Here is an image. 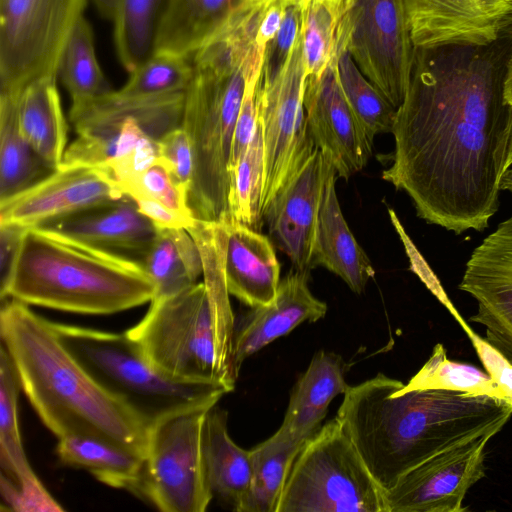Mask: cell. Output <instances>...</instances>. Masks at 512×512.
I'll use <instances>...</instances> for the list:
<instances>
[{
  "instance_id": "obj_1",
  "label": "cell",
  "mask_w": 512,
  "mask_h": 512,
  "mask_svg": "<svg viewBox=\"0 0 512 512\" xmlns=\"http://www.w3.org/2000/svg\"><path fill=\"white\" fill-rule=\"evenodd\" d=\"M511 51L512 35L487 46L416 48L382 178L429 224L483 231L498 211L512 132L504 96Z\"/></svg>"
},
{
  "instance_id": "obj_2",
  "label": "cell",
  "mask_w": 512,
  "mask_h": 512,
  "mask_svg": "<svg viewBox=\"0 0 512 512\" xmlns=\"http://www.w3.org/2000/svg\"><path fill=\"white\" fill-rule=\"evenodd\" d=\"M0 335L20 388L57 438L108 440L145 456L148 428L103 389L59 339L54 322L29 305L2 300Z\"/></svg>"
},
{
  "instance_id": "obj_3",
  "label": "cell",
  "mask_w": 512,
  "mask_h": 512,
  "mask_svg": "<svg viewBox=\"0 0 512 512\" xmlns=\"http://www.w3.org/2000/svg\"><path fill=\"white\" fill-rule=\"evenodd\" d=\"M256 32V18L242 12L191 57L181 127L194 154L189 205L200 220L231 219L228 166L233 131L246 84L261 75L264 61Z\"/></svg>"
},
{
  "instance_id": "obj_4",
  "label": "cell",
  "mask_w": 512,
  "mask_h": 512,
  "mask_svg": "<svg viewBox=\"0 0 512 512\" xmlns=\"http://www.w3.org/2000/svg\"><path fill=\"white\" fill-rule=\"evenodd\" d=\"M154 294L141 263L38 228L25 231L0 287L2 300L92 315L140 306Z\"/></svg>"
},
{
  "instance_id": "obj_5",
  "label": "cell",
  "mask_w": 512,
  "mask_h": 512,
  "mask_svg": "<svg viewBox=\"0 0 512 512\" xmlns=\"http://www.w3.org/2000/svg\"><path fill=\"white\" fill-rule=\"evenodd\" d=\"M70 353L97 383L148 428L178 413L212 407L228 393L220 385L181 381L157 369L126 335L54 322Z\"/></svg>"
},
{
  "instance_id": "obj_6",
  "label": "cell",
  "mask_w": 512,
  "mask_h": 512,
  "mask_svg": "<svg viewBox=\"0 0 512 512\" xmlns=\"http://www.w3.org/2000/svg\"><path fill=\"white\" fill-rule=\"evenodd\" d=\"M276 512H387L384 491L336 417L302 446Z\"/></svg>"
},
{
  "instance_id": "obj_7",
  "label": "cell",
  "mask_w": 512,
  "mask_h": 512,
  "mask_svg": "<svg viewBox=\"0 0 512 512\" xmlns=\"http://www.w3.org/2000/svg\"><path fill=\"white\" fill-rule=\"evenodd\" d=\"M150 303L145 316L125 331L142 354L171 378L225 388L204 282Z\"/></svg>"
},
{
  "instance_id": "obj_8",
  "label": "cell",
  "mask_w": 512,
  "mask_h": 512,
  "mask_svg": "<svg viewBox=\"0 0 512 512\" xmlns=\"http://www.w3.org/2000/svg\"><path fill=\"white\" fill-rule=\"evenodd\" d=\"M87 0H0V94L58 77L64 47Z\"/></svg>"
},
{
  "instance_id": "obj_9",
  "label": "cell",
  "mask_w": 512,
  "mask_h": 512,
  "mask_svg": "<svg viewBox=\"0 0 512 512\" xmlns=\"http://www.w3.org/2000/svg\"><path fill=\"white\" fill-rule=\"evenodd\" d=\"M210 408L178 413L149 429L140 497L163 512H204L213 498L202 449Z\"/></svg>"
},
{
  "instance_id": "obj_10",
  "label": "cell",
  "mask_w": 512,
  "mask_h": 512,
  "mask_svg": "<svg viewBox=\"0 0 512 512\" xmlns=\"http://www.w3.org/2000/svg\"><path fill=\"white\" fill-rule=\"evenodd\" d=\"M307 78L301 31L281 72L259 80L258 117L264 142L262 214L315 149L304 109Z\"/></svg>"
},
{
  "instance_id": "obj_11",
  "label": "cell",
  "mask_w": 512,
  "mask_h": 512,
  "mask_svg": "<svg viewBox=\"0 0 512 512\" xmlns=\"http://www.w3.org/2000/svg\"><path fill=\"white\" fill-rule=\"evenodd\" d=\"M347 51L397 109L409 87L416 51L403 0H355Z\"/></svg>"
},
{
  "instance_id": "obj_12",
  "label": "cell",
  "mask_w": 512,
  "mask_h": 512,
  "mask_svg": "<svg viewBox=\"0 0 512 512\" xmlns=\"http://www.w3.org/2000/svg\"><path fill=\"white\" fill-rule=\"evenodd\" d=\"M485 434L444 449L402 474L384 491L387 512H465L468 490L485 477Z\"/></svg>"
},
{
  "instance_id": "obj_13",
  "label": "cell",
  "mask_w": 512,
  "mask_h": 512,
  "mask_svg": "<svg viewBox=\"0 0 512 512\" xmlns=\"http://www.w3.org/2000/svg\"><path fill=\"white\" fill-rule=\"evenodd\" d=\"M415 48L487 46L512 35V0H403Z\"/></svg>"
},
{
  "instance_id": "obj_14",
  "label": "cell",
  "mask_w": 512,
  "mask_h": 512,
  "mask_svg": "<svg viewBox=\"0 0 512 512\" xmlns=\"http://www.w3.org/2000/svg\"><path fill=\"white\" fill-rule=\"evenodd\" d=\"M332 163L315 147L264 212L272 239L295 270L309 273L320 205Z\"/></svg>"
},
{
  "instance_id": "obj_15",
  "label": "cell",
  "mask_w": 512,
  "mask_h": 512,
  "mask_svg": "<svg viewBox=\"0 0 512 512\" xmlns=\"http://www.w3.org/2000/svg\"><path fill=\"white\" fill-rule=\"evenodd\" d=\"M125 195L100 169L58 167L29 188L0 202V223L33 228Z\"/></svg>"
},
{
  "instance_id": "obj_16",
  "label": "cell",
  "mask_w": 512,
  "mask_h": 512,
  "mask_svg": "<svg viewBox=\"0 0 512 512\" xmlns=\"http://www.w3.org/2000/svg\"><path fill=\"white\" fill-rule=\"evenodd\" d=\"M304 109L308 131L336 173L348 179L361 171L373 150L343 96L336 65L305 81Z\"/></svg>"
},
{
  "instance_id": "obj_17",
  "label": "cell",
  "mask_w": 512,
  "mask_h": 512,
  "mask_svg": "<svg viewBox=\"0 0 512 512\" xmlns=\"http://www.w3.org/2000/svg\"><path fill=\"white\" fill-rule=\"evenodd\" d=\"M33 228L142 265L158 234V228L126 195Z\"/></svg>"
},
{
  "instance_id": "obj_18",
  "label": "cell",
  "mask_w": 512,
  "mask_h": 512,
  "mask_svg": "<svg viewBox=\"0 0 512 512\" xmlns=\"http://www.w3.org/2000/svg\"><path fill=\"white\" fill-rule=\"evenodd\" d=\"M308 277L309 273L290 271L280 281L274 300L252 308L235 327L232 362L236 376L249 356L301 323L316 322L326 315L327 305L311 293Z\"/></svg>"
},
{
  "instance_id": "obj_19",
  "label": "cell",
  "mask_w": 512,
  "mask_h": 512,
  "mask_svg": "<svg viewBox=\"0 0 512 512\" xmlns=\"http://www.w3.org/2000/svg\"><path fill=\"white\" fill-rule=\"evenodd\" d=\"M184 99L185 92L140 98L121 96L113 90L80 107L70 108L69 118L78 135L113 134L124 120L132 118L147 135L158 140L181 126Z\"/></svg>"
},
{
  "instance_id": "obj_20",
  "label": "cell",
  "mask_w": 512,
  "mask_h": 512,
  "mask_svg": "<svg viewBox=\"0 0 512 512\" xmlns=\"http://www.w3.org/2000/svg\"><path fill=\"white\" fill-rule=\"evenodd\" d=\"M226 226L224 271L227 289L251 308L270 304L280 283V263L270 240L233 219Z\"/></svg>"
},
{
  "instance_id": "obj_21",
  "label": "cell",
  "mask_w": 512,
  "mask_h": 512,
  "mask_svg": "<svg viewBox=\"0 0 512 512\" xmlns=\"http://www.w3.org/2000/svg\"><path fill=\"white\" fill-rule=\"evenodd\" d=\"M348 365L334 353L321 350L295 383L280 428L271 436L279 441L304 444L320 428L329 404L350 387Z\"/></svg>"
},
{
  "instance_id": "obj_22",
  "label": "cell",
  "mask_w": 512,
  "mask_h": 512,
  "mask_svg": "<svg viewBox=\"0 0 512 512\" xmlns=\"http://www.w3.org/2000/svg\"><path fill=\"white\" fill-rule=\"evenodd\" d=\"M333 170L326 181L316 228L313 266H323L361 294L374 277L372 263L352 234L340 207Z\"/></svg>"
},
{
  "instance_id": "obj_23",
  "label": "cell",
  "mask_w": 512,
  "mask_h": 512,
  "mask_svg": "<svg viewBox=\"0 0 512 512\" xmlns=\"http://www.w3.org/2000/svg\"><path fill=\"white\" fill-rule=\"evenodd\" d=\"M187 230L194 238L201 253L203 282L214 319L222 380L227 391L231 392L235 387L237 376L232 362L235 320L224 271L226 226L223 221L196 219L195 223Z\"/></svg>"
},
{
  "instance_id": "obj_24",
  "label": "cell",
  "mask_w": 512,
  "mask_h": 512,
  "mask_svg": "<svg viewBox=\"0 0 512 512\" xmlns=\"http://www.w3.org/2000/svg\"><path fill=\"white\" fill-rule=\"evenodd\" d=\"M227 412L217 404L204 420L202 449L208 486L213 498L239 512L252 477L250 450L239 447L229 436Z\"/></svg>"
},
{
  "instance_id": "obj_25",
  "label": "cell",
  "mask_w": 512,
  "mask_h": 512,
  "mask_svg": "<svg viewBox=\"0 0 512 512\" xmlns=\"http://www.w3.org/2000/svg\"><path fill=\"white\" fill-rule=\"evenodd\" d=\"M250 0H169L156 52L191 58Z\"/></svg>"
},
{
  "instance_id": "obj_26",
  "label": "cell",
  "mask_w": 512,
  "mask_h": 512,
  "mask_svg": "<svg viewBox=\"0 0 512 512\" xmlns=\"http://www.w3.org/2000/svg\"><path fill=\"white\" fill-rule=\"evenodd\" d=\"M57 77L28 85L18 97L17 120L21 135L53 169L62 162L67 143V123L62 110Z\"/></svg>"
},
{
  "instance_id": "obj_27",
  "label": "cell",
  "mask_w": 512,
  "mask_h": 512,
  "mask_svg": "<svg viewBox=\"0 0 512 512\" xmlns=\"http://www.w3.org/2000/svg\"><path fill=\"white\" fill-rule=\"evenodd\" d=\"M56 453L62 464L84 469L100 482L140 497L144 455L108 440L79 435L59 438Z\"/></svg>"
},
{
  "instance_id": "obj_28",
  "label": "cell",
  "mask_w": 512,
  "mask_h": 512,
  "mask_svg": "<svg viewBox=\"0 0 512 512\" xmlns=\"http://www.w3.org/2000/svg\"><path fill=\"white\" fill-rule=\"evenodd\" d=\"M355 0H300L304 63L307 76L336 65L347 51Z\"/></svg>"
},
{
  "instance_id": "obj_29",
  "label": "cell",
  "mask_w": 512,
  "mask_h": 512,
  "mask_svg": "<svg viewBox=\"0 0 512 512\" xmlns=\"http://www.w3.org/2000/svg\"><path fill=\"white\" fill-rule=\"evenodd\" d=\"M143 266L155 286L154 298L183 291L203 273L199 247L183 228L158 229Z\"/></svg>"
},
{
  "instance_id": "obj_30",
  "label": "cell",
  "mask_w": 512,
  "mask_h": 512,
  "mask_svg": "<svg viewBox=\"0 0 512 512\" xmlns=\"http://www.w3.org/2000/svg\"><path fill=\"white\" fill-rule=\"evenodd\" d=\"M18 97L0 94V202L55 170L21 135L17 120Z\"/></svg>"
},
{
  "instance_id": "obj_31",
  "label": "cell",
  "mask_w": 512,
  "mask_h": 512,
  "mask_svg": "<svg viewBox=\"0 0 512 512\" xmlns=\"http://www.w3.org/2000/svg\"><path fill=\"white\" fill-rule=\"evenodd\" d=\"M169 0H118L114 22L116 51L131 73L156 52L159 30Z\"/></svg>"
},
{
  "instance_id": "obj_32",
  "label": "cell",
  "mask_w": 512,
  "mask_h": 512,
  "mask_svg": "<svg viewBox=\"0 0 512 512\" xmlns=\"http://www.w3.org/2000/svg\"><path fill=\"white\" fill-rule=\"evenodd\" d=\"M58 77L71 98V108L80 107L113 91L95 53L94 35L83 16L73 29L61 55Z\"/></svg>"
},
{
  "instance_id": "obj_33",
  "label": "cell",
  "mask_w": 512,
  "mask_h": 512,
  "mask_svg": "<svg viewBox=\"0 0 512 512\" xmlns=\"http://www.w3.org/2000/svg\"><path fill=\"white\" fill-rule=\"evenodd\" d=\"M303 445L270 437L250 450L252 477L239 512H276L293 462Z\"/></svg>"
},
{
  "instance_id": "obj_34",
  "label": "cell",
  "mask_w": 512,
  "mask_h": 512,
  "mask_svg": "<svg viewBox=\"0 0 512 512\" xmlns=\"http://www.w3.org/2000/svg\"><path fill=\"white\" fill-rule=\"evenodd\" d=\"M427 389L467 392L508 402L503 389L486 372L448 359L441 343L434 346L429 359L409 382L397 386L393 393Z\"/></svg>"
},
{
  "instance_id": "obj_35",
  "label": "cell",
  "mask_w": 512,
  "mask_h": 512,
  "mask_svg": "<svg viewBox=\"0 0 512 512\" xmlns=\"http://www.w3.org/2000/svg\"><path fill=\"white\" fill-rule=\"evenodd\" d=\"M20 384L6 349L0 353V465L1 474L16 485L38 479L26 457L18 423Z\"/></svg>"
},
{
  "instance_id": "obj_36",
  "label": "cell",
  "mask_w": 512,
  "mask_h": 512,
  "mask_svg": "<svg viewBox=\"0 0 512 512\" xmlns=\"http://www.w3.org/2000/svg\"><path fill=\"white\" fill-rule=\"evenodd\" d=\"M343 96L359 127L373 144L376 135L392 131L396 108L363 75L348 51L336 64Z\"/></svg>"
},
{
  "instance_id": "obj_37",
  "label": "cell",
  "mask_w": 512,
  "mask_h": 512,
  "mask_svg": "<svg viewBox=\"0 0 512 512\" xmlns=\"http://www.w3.org/2000/svg\"><path fill=\"white\" fill-rule=\"evenodd\" d=\"M264 142L261 123L249 146L230 173L228 208L231 219L252 229L262 225Z\"/></svg>"
},
{
  "instance_id": "obj_38",
  "label": "cell",
  "mask_w": 512,
  "mask_h": 512,
  "mask_svg": "<svg viewBox=\"0 0 512 512\" xmlns=\"http://www.w3.org/2000/svg\"><path fill=\"white\" fill-rule=\"evenodd\" d=\"M458 288L512 290V215L474 249Z\"/></svg>"
},
{
  "instance_id": "obj_39",
  "label": "cell",
  "mask_w": 512,
  "mask_h": 512,
  "mask_svg": "<svg viewBox=\"0 0 512 512\" xmlns=\"http://www.w3.org/2000/svg\"><path fill=\"white\" fill-rule=\"evenodd\" d=\"M192 71L191 58L155 52L130 73L129 80L116 92L141 98L185 92Z\"/></svg>"
},
{
  "instance_id": "obj_40",
  "label": "cell",
  "mask_w": 512,
  "mask_h": 512,
  "mask_svg": "<svg viewBox=\"0 0 512 512\" xmlns=\"http://www.w3.org/2000/svg\"><path fill=\"white\" fill-rule=\"evenodd\" d=\"M146 135L133 119H126L113 134L78 135L66 148L59 167L86 166L103 170L133 150Z\"/></svg>"
},
{
  "instance_id": "obj_41",
  "label": "cell",
  "mask_w": 512,
  "mask_h": 512,
  "mask_svg": "<svg viewBox=\"0 0 512 512\" xmlns=\"http://www.w3.org/2000/svg\"><path fill=\"white\" fill-rule=\"evenodd\" d=\"M120 191L128 197L134 194L151 197L181 215L195 217L189 205L188 195L179 188L158 157L137 178L122 186Z\"/></svg>"
},
{
  "instance_id": "obj_42",
  "label": "cell",
  "mask_w": 512,
  "mask_h": 512,
  "mask_svg": "<svg viewBox=\"0 0 512 512\" xmlns=\"http://www.w3.org/2000/svg\"><path fill=\"white\" fill-rule=\"evenodd\" d=\"M156 141L158 159L167 167L179 188L189 197L194 176V154L188 134L180 126Z\"/></svg>"
},
{
  "instance_id": "obj_43",
  "label": "cell",
  "mask_w": 512,
  "mask_h": 512,
  "mask_svg": "<svg viewBox=\"0 0 512 512\" xmlns=\"http://www.w3.org/2000/svg\"><path fill=\"white\" fill-rule=\"evenodd\" d=\"M301 14L299 4L286 8L281 27L274 39L268 44L260 79L270 81L284 68L300 33Z\"/></svg>"
},
{
  "instance_id": "obj_44",
  "label": "cell",
  "mask_w": 512,
  "mask_h": 512,
  "mask_svg": "<svg viewBox=\"0 0 512 512\" xmlns=\"http://www.w3.org/2000/svg\"><path fill=\"white\" fill-rule=\"evenodd\" d=\"M442 302L467 334L486 373L503 389L507 401L512 406V364L485 338L480 337L448 300Z\"/></svg>"
},
{
  "instance_id": "obj_45",
  "label": "cell",
  "mask_w": 512,
  "mask_h": 512,
  "mask_svg": "<svg viewBox=\"0 0 512 512\" xmlns=\"http://www.w3.org/2000/svg\"><path fill=\"white\" fill-rule=\"evenodd\" d=\"M260 76L248 80L233 131L229 175L252 141L258 126V86Z\"/></svg>"
},
{
  "instance_id": "obj_46",
  "label": "cell",
  "mask_w": 512,
  "mask_h": 512,
  "mask_svg": "<svg viewBox=\"0 0 512 512\" xmlns=\"http://www.w3.org/2000/svg\"><path fill=\"white\" fill-rule=\"evenodd\" d=\"M0 491L8 510L16 512H60L63 508L41 482L17 488L4 475L0 478Z\"/></svg>"
},
{
  "instance_id": "obj_47",
  "label": "cell",
  "mask_w": 512,
  "mask_h": 512,
  "mask_svg": "<svg viewBox=\"0 0 512 512\" xmlns=\"http://www.w3.org/2000/svg\"><path fill=\"white\" fill-rule=\"evenodd\" d=\"M139 211L145 215L158 229H188L192 226L195 217L181 215L168 208L161 202L141 194L131 195Z\"/></svg>"
},
{
  "instance_id": "obj_48",
  "label": "cell",
  "mask_w": 512,
  "mask_h": 512,
  "mask_svg": "<svg viewBox=\"0 0 512 512\" xmlns=\"http://www.w3.org/2000/svg\"><path fill=\"white\" fill-rule=\"evenodd\" d=\"M291 4L284 0H274L265 9L255 38L256 47L261 55H265L268 44L274 39L281 27L286 8Z\"/></svg>"
},
{
  "instance_id": "obj_49",
  "label": "cell",
  "mask_w": 512,
  "mask_h": 512,
  "mask_svg": "<svg viewBox=\"0 0 512 512\" xmlns=\"http://www.w3.org/2000/svg\"><path fill=\"white\" fill-rule=\"evenodd\" d=\"M26 230L15 224L0 223L1 279L8 274Z\"/></svg>"
},
{
  "instance_id": "obj_50",
  "label": "cell",
  "mask_w": 512,
  "mask_h": 512,
  "mask_svg": "<svg viewBox=\"0 0 512 512\" xmlns=\"http://www.w3.org/2000/svg\"><path fill=\"white\" fill-rule=\"evenodd\" d=\"M504 96L506 102L512 107V51L510 52L505 64Z\"/></svg>"
},
{
  "instance_id": "obj_51",
  "label": "cell",
  "mask_w": 512,
  "mask_h": 512,
  "mask_svg": "<svg viewBox=\"0 0 512 512\" xmlns=\"http://www.w3.org/2000/svg\"><path fill=\"white\" fill-rule=\"evenodd\" d=\"M97 11L106 19H113L118 0H92Z\"/></svg>"
},
{
  "instance_id": "obj_52",
  "label": "cell",
  "mask_w": 512,
  "mask_h": 512,
  "mask_svg": "<svg viewBox=\"0 0 512 512\" xmlns=\"http://www.w3.org/2000/svg\"><path fill=\"white\" fill-rule=\"evenodd\" d=\"M500 190L508 191L512 194V168L506 169L502 174L499 182Z\"/></svg>"
},
{
  "instance_id": "obj_53",
  "label": "cell",
  "mask_w": 512,
  "mask_h": 512,
  "mask_svg": "<svg viewBox=\"0 0 512 512\" xmlns=\"http://www.w3.org/2000/svg\"><path fill=\"white\" fill-rule=\"evenodd\" d=\"M511 165H512V132H511L508 156H507V161H506V168L508 169Z\"/></svg>"
},
{
  "instance_id": "obj_54",
  "label": "cell",
  "mask_w": 512,
  "mask_h": 512,
  "mask_svg": "<svg viewBox=\"0 0 512 512\" xmlns=\"http://www.w3.org/2000/svg\"><path fill=\"white\" fill-rule=\"evenodd\" d=\"M284 1L292 3V4H296V3L299 4V0H284Z\"/></svg>"
},
{
  "instance_id": "obj_55",
  "label": "cell",
  "mask_w": 512,
  "mask_h": 512,
  "mask_svg": "<svg viewBox=\"0 0 512 512\" xmlns=\"http://www.w3.org/2000/svg\"><path fill=\"white\" fill-rule=\"evenodd\" d=\"M300 1V0H299Z\"/></svg>"
}]
</instances>
